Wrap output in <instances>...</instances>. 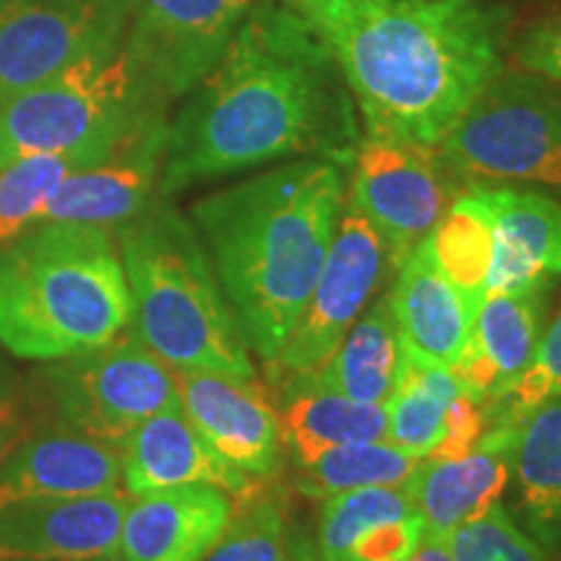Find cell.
Instances as JSON below:
<instances>
[{"label":"cell","mask_w":561,"mask_h":561,"mask_svg":"<svg viewBox=\"0 0 561 561\" xmlns=\"http://www.w3.org/2000/svg\"><path fill=\"white\" fill-rule=\"evenodd\" d=\"M170 121L159 195L284 159L351 167L359 107L331 42L284 0H255Z\"/></svg>","instance_id":"6da1fadb"},{"label":"cell","mask_w":561,"mask_h":561,"mask_svg":"<svg viewBox=\"0 0 561 561\" xmlns=\"http://www.w3.org/2000/svg\"><path fill=\"white\" fill-rule=\"evenodd\" d=\"M507 19L481 0H339L312 21L367 136L439 146L504 68Z\"/></svg>","instance_id":"7a4b0ae2"},{"label":"cell","mask_w":561,"mask_h":561,"mask_svg":"<svg viewBox=\"0 0 561 561\" xmlns=\"http://www.w3.org/2000/svg\"><path fill=\"white\" fill-rule=\"evenodd\" d=\"M346 170L331 159H291L193 203L191 219L263 369L276 362L325 265Z\"/></svg>","instance_id":"3957f363"},{"label":"cell","mask_w":561,"mask_h":561,"mask_svg":"<svg viewBox=\"0 0 561 561\" xmlns=\"http://www.w3.org/2000/svg\"><path fill=\"white\" fill-rule=\"evenodd\" d=\"M128 328L130 291L112 229L47 221L0 248V346L11 356L58 362Z\"/></svg>","instance_id":"277c9868"},{"label":"cell","mask_w":561,"mask_h":561,"mask_svg":"<svg viewBox=\"0 0 561 561\" xmlns=\"http://www.w3.org/2000/svg\"><path fill=\"white\" fill-rule=\"evenodd\" d=\"M130 291V331L172 369L257 377L193 219L159 195L115 229Z\"/></svg>","instance_id":"5b68a950"},{"label":"cell","mask_w":561,"mask_h":561,"mask_svg":"<svg viewBox=\"0 0 561 561\" xmlns=\"http://www.w3.org/2000/svg\"><path fill=\"white\" fill-rule=\"evenodd\" d=\"M167 104L123 39L0 102V167L34 153L110 149Z\"/></svg>","instance_id":"8992f818"},{"label":"cell","mask_w":561,"mask_h":561,"mask_svg":"<svg viewBox=\"0 0 561 561\" xmlns=\"http://www.w3.org/2000/svg\"><path fill=\"white\" fill-rule=\"evenodd\" d=\"M437 149L460 180L561 187V83L502 68Z\"/></svg>","instance_id":"52a82bcc"},{"label":"cell","mask_w":561,"mask_h":561,"mask_svg":"<svg viewBox=\"0 0 561 561\" xmlns=\"http://www.w3.org/2000/svg\"><path fill=\"white\" fill-rule=\"evenodd\" d=\"M39 385L55 426L117 450L146 419L180 409L174 369L130 328L100 348L45 362Z\"/></svg>","instance_id":"ba28073f"},{"label":"cell","mask_w":561,"mask_h":561,"mask_svg":"<svg viewBox=\"0 0 561 561\" xmlns=\"http://www.w3.org/2000/svg\"><path fill=\"white\" fill-rule=\"evenodd\" d=\"M388 263L382 237L346 195L331 250L310 299L276 362L265 369V377L278 396L291 385L310 380L331 359L348 328L367 310Z\"/></svg>","instance_id":"9c48e42d"},{"label":"cell","mask_w":561,"mask_h":561,"mask_svg":"<svg viewBox=\"0 0 561 561\" xmlns=\"http://www.w3.org/2000/svg\"><path fill=\"white\" fill-rule=\"evenodd\" d=\"M455 178L437 146L362 136L351 159L346 195L382 237L392 273L462 193Z\"/></svg>","instance_id":"30bf717a"},{"label":"cell","mask_w":561,"mask_h":561,"mask_svg":"<svg viewBox=\"0 0 561 561\" xmlns=\"http://www.w3.org/2000/svg\"><path fill=\"white\" fill-rule=\"evenodd\" d=\"M133 0H0V102L125 39Z\"/></svg>","instance_id":"8fae6325"},{"label":"cell","mask_w":561,"mask_h":561,"mask_svg":"<svg viewBox=\"0 0 561 561\" xmlns=\"http://www.w3.org/2000/svg\"><path fill=\"white\" fill-rule=\"evenodd\" d=\"M255 0H133L125 47L164 100L193 91L221 60Z\"/></svg>","instance_id":"7c38bea8"},{"label":"cell","mask_w":561,"mask_h":561,"mask_svg":"<svg viewBox=\"0 0 561 561\" xmlns=\"http://www.w3.org/2000/svg\"><path fill=\"white\" fill-rule=\"evenodd\" d=\"M170 121L149 117L117 140L96 164L68 174L42 208L39 221L89 224L115 231L159 198Z\"/></svg>","instance_id":"4fadbf2b"},{"label":"cell","mask_w":561,"mask_h":561,"mask_svg":"<svg viewBox=\"0 0 561 561\" xmlns=\"http://www.w3.org/2000/svg\"><path fill=\"white\" fill-rule=\"evenodd\" d=\"M180 409L229 466L273 481L280 466L278 411L257 377L174 369Z\"/></svg>","instance_id":"5bb4252c"},{"label":"cell","mask_w":561,"mask_h":561,"mask_svg":"<svg viewBox=\"0 0 561 561\" xmlns=\"http://www.w3.org/2000/svg\"><path fill=\"white\" fill-rule=\"evenodd\" d=\"M130 494L125 489L0 507V557L37 561L121 559Z\"/></svg>","instance_id":"9a60e30c"},{"label":"cell","mask_w":561,"mask_h":561,"mask_svg":"<svg viewBox=\"0 0 561 561\" xmlns=\"http://www.w3.org/2000/svg\"><path fill=\"white\" fill-rule=\"evenodd\" d=\"M123 483L130 496L161 489L214 486L227 491L234 504L257 496L271 481L252 479L229 466L182 409L146 419L121 447Z\"/></svg>","instance_id":"2e32d148"},{"label":"cell","mask_w":561,"mask_h":561,"mask_svg":"<svg viewBox=\"0 0 561 561\" xmlns=\"http://www.w3.org/2000/svg\"><path fill=\"white\" fill-rule=\"evenodd\" d=\"M515 445L517 426L496 424L462 458H421L405 491L424 523V536L447 541L460 525L502 502L515 468Z\"/></svg>","instance_id":"e0dca14e"},{"label":"cell","mask_w":561,"mask_h":561,"mask_svg":"<svg viewBox=\"0 0 561 561\" xmlns=\"http://www.w3.org/2000/svg\"><path fill=\"white\" fill-rule=\"evenodd\" d=\"M121 450L53 426L24 434L0 460V507L32 500H70L121 489Z\"/></svg>","instance_id":"ac0fdd59"},{"label":"cell","mask_w":561,"mask_h":561,"mask_svg":"<svg viewBox=\"0 0 561 561\" xmlns=\"http://www.w3.org/2000/svg\"><path fill=\"white\" fill-rule=\"evenodd\" d=\"M468 187L483 201L494 224L486 297L543 289L561 278V203L515 185L468 182Z\"/></svg>","instance_id":"d6986e66"},{"label":"cell","mask_w":561,"mask_h":561,"mask_svg":"<svg viewBox=\"0 0 561 561\" xmlns=\"http://www.w3.org/2000/svg\"><path fill=\"white\" fill-rule=\"evenodd\" d=\"M546 289L500 291L483 299L473 318L471 339L455 364L460 388L494 409L536 359L543 335Z\"/></svg>","instance_id":"ffe728a7"},{"label":"cell","mask_w":561,"mask_h":561,"mask_svg":"<svg viewBox=\"0 0 561 561\" xmlns=\"http://www.w3.org/2000/svg\"><path fill=\"white\" fill-rule=\"evenodd\" d=\"M234 500L214 486L161 489L130 496L121 561H203L221 541Z\"/></svg>","instance_id":"44dd1931"},{"label":"cell","mask_w":561,"mask_h":561,"mask_svg":"<svg viewBox=\"0 0 561 561\" xmlns=\"http://www.w3.org/2000/svg\"><path fill=\"white\" fill-rule=\"evenodd\" d=\"M388 305L409 359L426 367L455 369L471 339L473 318L455 286L432 261L426 240L396 271Z\"/></svg>","instance_id":"7402d4cb"},{"label":"cell","mask_w":561,"mask_h":561,"mask_svg":"<svg viewBox=\"0 0 561 561\" xmlns=\"http://www.w3.org/2000/svg\"><path fill=\"white\" fill-rule=\"evenodd\" d=\"M280 447L297 468L351 442H377L388 437V409L351 401L341 392L294 385L280 392L278 405Z\"/></svg>","instance_id":"603a6c76"},{"label":"cell","mask_w":561,"mask_h":561,"mask_svg":"<svg viewBox=\"0 0 561 561\" xmlns=\"http://www.w3.org/2000/svg\"><path fill=\"white\" fill-rule=\"evenodd\" d=\"M403 362L405 354L401 339H398L388 297L371 299L367 310L343 335L331 359L322 364L318 375L299 385H314V388L341 392V396L359 403L388 405L398 377H401Z\"/></svg>","instance_id":"cb8c5ba5"},{"label":"cell","mask_w":561,"mask_h":561,"mask_svg":"<svg viewBox=\"0 0 561 561\" xmlns=\"http://www.w3.org/2000/svg\"><path fill=\"white\" fill-rule=\"evenodd\" d=\"M512 479L525 530L546 551L561 549V396L517 424Z\"/></svg>","instance_id":"d4e9b609"},{"label":"cell","mask_w":561,"mask_h":561,"mask_svg":"<svg viewBox=\"0 0 561 561\" xmlns=\"http://www.w3.org/2000/svg\"><path fill=\"white\" fill-rule=\"evenodd\" d=\"M432 261L437 263L455 291L466 301L471 318L486 297V278L491 268V248H494V224L489 208L471 187L450 203L437 227L426 237Z\"/></svg>","instance_id":"484cf974"},{"label":"cell","mask_w":561,"mask_h":561,"mask_svg":"<svg viewBox=\"0 0 561 561\" xmlns=\"http://www.w3.org/2000/svg\"><path fill=\"white\" fill-rule=\"evenodd\" d=\"M462 392L453 369L426 367L405 356L388 409V437L398 450L426 458L445 432L447 409Z\"/></svg>","instance_id":"4316f807"},{"label":"cell","mask_w":561,"mask_h":561,"mask_svg":"<svg viewBox=\"0 0 561 561\" xmlns=\"http://www.w3.org/2000/svg\"><path fill=\"white\" fill-rule=\"evenodd\" d=\"M419 462L416 455L398 450L385 439L351 442L331 447L310 466L299 468L297 489L312 500H325L351 489L405 486Z\"/></svg>","instance_id":"83f0119b"},{"label":"cell","mask_w":561,"mask_h":561,"mask_svg":"<svg viewBox=\"0 0 561 561\" xmlns=\"http://www.w3.org/2000/svg\"><path fill=\"white\" fill-rule=\"evenodd\" d=\"M110 149L34 153L0 167V248L39 221L47 198L68 174L96 164Z\"/></svg>","instance_id":"f1b7e54d"},{"label":"cell","mask_w":561,"mask_h":561,"mask_svg":"<svg viewBox=\"0 0 561 561\" xmlns=\"http://www.w3.org/2000/svg\"><path fill=\"white\" fill-rule=\"evenodd\" d=\"M411 515H416V507L405 486L351 489L325 496L318 525L320 557L322 561H343L364 530Z\"/></svg>","instance_id":"f546056e"},{"label":"cell","mask_w":561,"mask_h":561,"mask_svg":"<svg viewBox=\"0 0 561 561\" xmlns=\"http://www.w3.org/2000/svg\"><path fill=\"white\" fill-rule=\"evenodd\" d=\"M289 533V494L271 481L261 494L234 504L227 533L203 561H280Z\"/></svg>","instance_id":"4dcf8cb0"},{"label":"cell","mask_w":561,"mask_h":561,"mask_svg":"<svg viewBox=\"0 0 561 561\" xmlns=\"http://www.w3.org/2000/svg\"><path fill=\"white\" fill-rule=\"evenodd\" d=\"M447 543L455 561H549V551L520 528L502 502L460 525Z\"/></svg>","instance_id":"1f68e13d"},{"label":"cell","mask_w":561,"mask_h":561,"mask_svg":"<svg viewBox=\"0 0 561 561\" xmlns=\"http://www.w3.org/2000/svg\"><path fill=\"white\" fill-rule=\"evenodd\" d=\"M561 396V310L549 331L541 335L536 359L507 396L489 411V426H517L528 413L551 398Z\"/></svg>","instance_id":"d6a6232c"},{"label":"cell","mask_w":561,"mask_h":561,"mask_svg":"<svg viewBox=\"0 0 561 561\" xmlns=\"http://www.w3.org/2000/svg\"><path fill=\"white\" fill-rule=\"evenodd\" d=\"M421 538H424V523L416 512L403 520L380 523L364 530L343 561H405L416 551Z\"/></svg>","instance_id":"836d02e7"},{"label":"cell","mask_w":561,"mask_h":561,"mask_svg":"<svg viewBox=\"0 0 561 561\" xmlns=\"http://www.w3.org/2000/svg\"><path fill=\"white\" fill-rule=\"evenodd\" d=\"M510 53L517 68L533 70V73L561 83V13L525 26L512 39Z\"/></svg>","instance_id":"e575fe53"},{"label":"cell","mask_w":561,"mask_h":561,"mask_svg":"<svg viewBox=\"0 0 561 561\" xmlns=\"http://www.w3.org/2000/svg\"><path fill=\"white\" fill-rule=\"evenodd\" d=\"M489 432V411L486 405L476 398L460 392L458 398L450 403L445 419V432L437 447L426 455L432 460H455L462 458L479 445V439Z\"/></svg>","instance_id":"d590c367"},{"label":"cell","mask_w":561,"mask_h":561,"mask_svg":"<svg viewBox=\"0 0 561 561\" xmlns=\"http://www.w3.org/2000/svg\"><path fill=\"white\" fill-rule=\"evenodd\" d=\"M26 411L30 403L16 371L0 362V460L26 434V419H30Z\"/></svg>","instance_id":"8d00e7d4"},{"label":"cell","mask_w":561,"mask_h":561,"mask_svg":"<svg viewBox=\"0 0 561 561\" xmlns=\"http://www.w3.org/2000/svg\"><path fill=\"white\" fill-rule=\"evenodd\" d=\"M280 561H322L318 541H312V538L301 530H289L286 533V546Z\"/></svg>","instance_id":"74e56055"},{"label":"cell","mask_w":561,"mask_h":561,"mask_svg":"<svg viewBox=\"0 0 561 561\" xmlns=\"http://www.w3.org/2000/svg\"><path fill=\"white\" fill-rule=\"evenodd\" d=\"M405 561H455V559H453L450 543L442 541V538L424 536L421 538V543L416 546V551H413Z\"/></svg>","instance_id":"f35d334b"},{"label":"cell","mask_w":561,"mask_h":561,"mask_svg":"<svg viewBox=\"0 0 561 561\" xmlns=\"http://www.w3.org/2000/svg\"><path fill=\"white\" fill-rule=\"evenodd\" d=\"M284 3H289V5H294V9H299L301 13H305V16L314 19V16H320L322 11L331 9L333 3H339V0H284Z\"/></svg>","instance_id":"ab89813d"},{"label":"cell","mask_w":561,"mask_h":561,"mask_svg":"<svg viewBox=\"0 0 561 561\" xmlns=\"http://www.w3.org/2000/svg\"><path fill=\"white\" fill-rule=\"evenodd\" d=\"M0 561H37V559H16V557H0ZM112 561H121V559H112Z\"/></svg>","instance_id":"60d3db41"}]
</instances>
